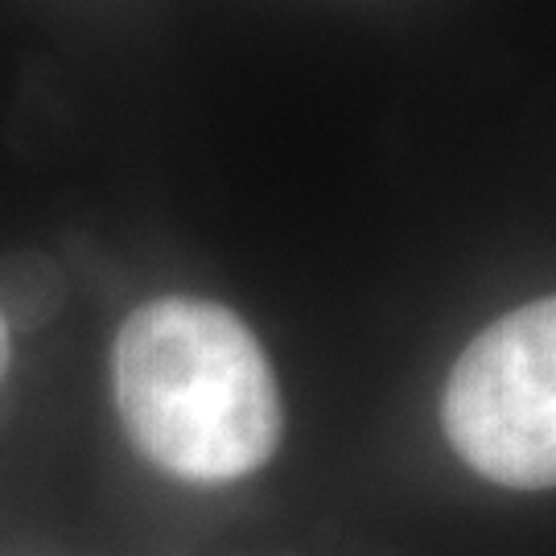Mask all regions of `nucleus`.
<instances>
[{
	"label": "nucleus",
	"instance_id": "obj_1",
	"mask_svg": "<svg viewBox=\"0 0 556 556\" xmlns=\"http://www.w3.org/2000/svg\"><path fill=\"white\" fill-rule=\"evenodd\" d=\"M116 408L124 433L181 482H236L280 445L277 376L227 305L157 298L119 326Z\"/></svg>",
	"mask_w": 556,
	"mask_h": 556
},
{
	"label": "nucleus",
	"instance_id": "obj_2",
	"mask_svg": "<svg viewBox=\"0 0 556 556\" xmlns=\"http://www.w3.org/2000/svg\"><path fill=\"white\" fill-rule=\"evenodd\" d=\"M457 457L516 491L556 486V293L491 321L441 400Z\"/></svg>",
	"mask_w": 556,
	"mask_h": 556
},
{
	"label": "nucleus",
	"instance_id": "obj_3",
	"mask_svg": "<svg viewBox=\"0 0 556 556\" xmlns=\"http://www.w3.org/2000/svg\"><path fill=\"white\" fill-rule=\"evenodd\" d=\"M62 273L38 252L0 260V318L4 326H41L59 314Z\"/></svg>",
	"mask_w": 556,
	"mask_h": 556
},
{
	"label": "nucleus",
	"instance_id": "obj_4",
	"mask_svg": "<svg viewBox=\"0 0 556 556\" xmlns=\"http://www.w3.org/2000/svg\"><path fill=\"white\" fill-rule=\"evenodd\" d=\"M4 371H9V326L0 318V383H4Z\"/></svg>",
	"mask_w": 556,
	"mask_h": 556
}]
</instances>
